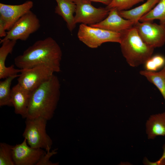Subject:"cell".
I'll return each instance as SVG.
<instances>
[{"instance_id": "9", "label": "cell", "mask_w": 165, "mask_h": 165, "mask_svg": "<svg viewBox=\"0 0 165 165\" xmlns=\"http://www.w3.org/2000/svg\"><path fill=\"white\" fill-rule=\"evenodd\" d=\"M152 21H139L134 27L137 29L142 40L154 48L163 46L165 43V24Z\"/></svg>"}, {"instance_id": "13", "label": "cell", "mask_w": 165, "mask_h": 165, "mask_svg": "<svg viewBox=\"0 0 165 165\" xmlns=\"http://www.w3.org/2000/svg\"><path fill=\"white\" fill-rule=\"evenodd\" d=\"M16 42V41L7 39L1 43L2 45L0 48V79L17 75L22 71L21 69L15 68L14 65L6 67L5 64L7 56L9 54L11 53Z\"/></svg>"}, {"instance_id": "14", "label": "cell", "mask_w": 165, "mask_h": 165, "mask_svg": "<svg viewBox=\"0 0 165 165\" xmlns=\"http://www.w3.org/2000/svg\"><path fill=\"white\" fill-rule=\"evenodd\" d=\"M31 93L18 83L11 89V101L16 114L25 118L29 103Z\"/></svg>"}, {"instance_id": "27", "label": "cell", "mask_w": 165, "mask_h": 165, "mask_svg": "<svg viewBox=\"0 0 165 165\" xmlns=\"http://www.w3.org/2000/svg\"><path fill=\"white\" fill-rule=\"evenodd\" d=\"M91 2H99L105 5H106V6L109 5L111 2L112 0H89Z\"/></svg>"}, {"instance_id": "25", "label": "cell", "mask_w": 165, "mask_h": 165, "mask_svg": "<svg viewBox=\"0 0 165 165\" xmlns=\"http://www.w3.org/2000/svg\"><path fill=\"white\" fill-rule=\"evenodd\" d=\"M4 24L2 20L0 19V37H5L6 35Z\"/></svg>"}, {"instance_id": "21", "label": "cell", "mask_w": 165, "mask_h": 165, "mask_svg": "<svg viewBox=\"0 0 165 165\" xmlns=\"http://www.w3.org/2000/svg\"><path fill=\"white\" fill-rule=\"evenodd\" d=\"M13 146L0 143V165H15L12 155Z\"/></svg>"}, {"instance_id": "22", "label": "cell", "mask_w": 165, "mask_h": 165, "mask_svg": "<svg viewBox=\"0 0 165 165\" xmlns=\"http://www.w3.org/2000/svg\"><path fill=\"white\" fill-rule=\"evenodd\" d=\"M145 70L156 72L163 68L165 64V58L163 56L157 54L152 56L144 64Z\"/></svg>"}, {"instance_id": "26", "label": "cell", "mask_w": 165, "mask_h": 165, "mask_svg": "<svg viewBox=\"0 0 165 165\" xmlns=\"http://www.w3.org/2000/svg\"><path fill=\"white\" fill-rule=\"evenodd\" d=\"M163 148V152L162 157L158 161L153 163H152V164L157 165V164H162L163 161H164V164H165V144L164 145Z\"/></svg>"}, {"instance_id": "15", "label": "cell", "mask_w": 165, "mask_h": 165, "mask_svg": "<svg viewBox=\"0 0 165 165\" xmlns=\"http://www.w3.org/2000/svg\"><path fill=\"white\" fill-rule=\"evenodd\" d=\"M57 6L55 13L61 16L66 22L68 30L72 31L76 24L74 21V14L76 6L73 0H55Z\"/></svg>"}, {"instance_id": "8", "label": "cell", "mask_w": 165, "mask_h": 165, "mask_svg": "<svg viewBox=\"0 0 165 165\" xmlns=\"http://www.w3.org/2000/svg\"><path fill=\"white\" fill-rule=\"evenodd\" d=\"M55 72L50 67L41 65L22 69L18 77V83L22 87L31 93L42 84L50 79Z\"/></svg>"}, {"instance_id": "17", "label": "cell", "mask_w": 165, "mask_h": 165, "mask_svg": "<svg viewBox=\"0 0 165 165\" xmlns=\"http://www.w3.org/2000/svg\"><path fill=\"white\" fill-rule=\"evenodd\" d=\"M159 0H147L143 4L134 8L118 11V13L123 18L134 22L135 24L139 21L143 16L152 10Z\"/></svg>"}, {"instance_id": "5", "label": "cell", "mask_w": 165, "mask_h": 165, "mask_svg": "<svg viewBox=\"0 0 165 165\" xmlns=\"http://www.w3.org/2000/svg\"><path fill=\"white\" fill-rule=\"evenodd\" d=\"M79 39L88 47L96 48L108 42H121L120 32L92 27L83 24L79 26L77 33Z\"/></svg>"}, {"instance_id": "11", "label": "cell", "mask_w": 165, "mask_h": 165, "mask_svg": "<svg viewBox=\"0 0 165 165\" xmlns=\"http://www.w3.org/2000/svg\"><path fill=\"white\" fill-rule=\"evenodd\" d=\"M33 5L30 1L18 5L0 3V19L3 22L6 30H9L21 17L30 11Z\"/></svg>"}, {"instance_id": "24", "label": "cell", "mask_w": 165, "mask_h": 165, "mask_svg": "<svg viewBox=\"0 0 165 165\" xmlns=\"http://www.w3.org/2000/svg\"><path fill=\"white\" fill-rule=\"evenodd\" d=\"M49 149L46 151V152L42 156L37 163L36 165H56L55 163H53L50 160L51 157L53 155L56 154L57 149H54L50 151Z\"/></svg>"}, {"instance_id": "10", "label": "cell", "mask_w": 165, "mask_h": 165, "mask_svg": "<svg viewBox=\"0 0 165 165\" xmlns=\"http://www.w3.org/2000/svg\"><path fill=\"white\" fill-rule=\"evenodd\" d=\"M46 152L42 148L30 146L24 138L21 143L12 147L15 165H36Z\"/></svg>"}, {"instance_id": "3", "label": "cell", "mask_w": 165, "mask_h": 165, "mask_svg": "<svg viewBox=\"0 0 165 165\" xmlns=\"http://www.w3.org/2000/svg\"><path fill=\"white\" fill-rule=\"evenodd\" d=\"M120 33L121 50L127 63L132 67L144 64L152 56L154 48L142 40L134 26Z\"/></svg>"}, {"instance_id": "12", "label": "cell", "mask_w": 165, "mask_h": 165, "mask_svg": "<svg viewBox=\"0 0 165 165\" xmlns=\"http://www.w3.org/2000/svg\"><path fill=\"white\" fill-rule=\"evenodd\" d=\"M134 25V23L133 21L125 19L121 16L116 9H112L109 10L108 16L103 20L90 26L120 32L133 27Z\"/></svg>"}, {"instance_id": "4", "label": "cell", "mask_w": 165, "mask_h": 165, "mask_svg": "<svg viewBox=\"0 0 165 165\" xmlns=\"http://www.w3.org/2000/svg\"><path fill=\"white\" fill-rule=\"evenodd\" d=\"M48 120L42 117L26 118L23 136L28 144L33 148L51 149L52 141L46 131Z\"/></svg>"}, {"instance_id": "1", "label": "cell", "mask_w": 165, "mask_h": 165, "mask_svg": "<svg viewBox=\"0 0 165 165\" xmlns=\"http://www.w3.org/2000/svg\"><path fill=\"white\" fill-rule=\"evenodd\" d=\"M62 56L59 45L53 38L48 37L36 41L22 54L16 57L14 61L15 65L21 69L46 65L51 68L55 72H58Z\"/></svg>"}, {"instance_id": "20", "label": "cell", "mask_w": 165, "mask_h": 165, "mask_svg": "<svg viewBox=\"0 0 165 165\" xmlns=\"http://www.w3.org/2000/svg\"><path fill=\"white\" fill-rule=\"evenodd\" d=\"M19 75L9 76L0 82V106H13L11 101V89L10 86L12 81Z\"/></svg>"}, {"instance_id": "6", "label": "cell", "mask_w": 165, "mask_h": 165, "mask_svg": "<svg viewBox=\"0 0 165 165\" xmlns=\"http://www.w3.org/2000/svg\"><path fill=\"white\" fill-rule=\"evenodd\" d=\"M40 26L36 15L31 10L21 17L7 32L6 36L0 43L7 39L26 41L31 34L37 31Z\"/></svg>"}, {"instance_id": "16", "label": "cell", "mask_w": 165, "mask_h": 165, "mask_svg": "<svg viewBox=\"0 0 165 165\" xmlns=\"http://www.w3.org/2000/svg\"><path fill=\"white\" fill-rule=\"evenodd\" d=\"M146 132L149 139L165 136V112L151 115L146 121Z\"/></svg>"}, {"instance_id": "19", "label": "cell", "mask_w": 165, "mask_h": 165, "mask_svg": "<svg viewBox=\"0 0 165 165\" xmlns=\"http://www.w3.org/2000/svg\"><path fill=\"white\" fill-rule=\"evenodd\" d=\"M155 20H159L160 24H165V0H160L152 10L141 18L139 21H152Z\"/></svg>"}, {"instance_id": "7", "label": "cell", "mask_w": 165, "mask_h": 165, "mask_svg": "<svg viewBox=\"0 0 165 165\" xmlns=\"http://www.w3.org/2000/svg\"><path fill=\"white\" fill-rule=\"evenodd\" d=\"M76 9L74 16L75 24L91 25L99 23L108 15L109 10L106 7L96 8L89 0H73Z\"/></svg>"}, {"instance_id": "18", "label": "cell", "mask_w": 165, "mask_h": 165, "mask_svg": "<svg viewBox=\"0 0 165 165\" xmlns=\"http://www.w3.org/2000/svg\"><path fill=\"white\" fill-rule=\"evenodd\" d=\"M139 73L156 86L165 101V66L158 72H150L145 70L141 71Z\"/></svg>"}, {"instance_id": "23", "label": "cell", "mask_w": 165, "mask_h": 165, "mask_svg": "<svg viewBox=\"0 0 165 165\" xmlns=\"http://www.w3.org/2000/svg\"><path fill=\"white\" fill-rule=\"evenodd\" d=\"M144 0H112L106 7L109 10L116 9L118 11L127 10L133 6L143 2Z\"/></svg>"}, {"instance_id": "2", "label": "cell", "mask_w": 165, "mask_h": 165, "mask_svg": "<svg viewBox=\"0 0 165 165\" xmlns=\"http://www.w3.org/2000/svg\"><path fill=\"white\" fill-rule=\"evenodd\" d=\"M60 84L54 74L30 94L25 118L53 117L60 95Z\"/></svg>"}]
</instances>
